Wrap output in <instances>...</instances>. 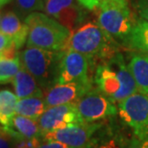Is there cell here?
<instances>
[{
	"instance_id": "18",
	"label": "cell",
	"mask_w": 148,
	"mask_h": 148,
	"mask_svg": "<svg viewBox=\"0 0 148 148\" xmlns=\"http://www.w3.org/2000/svg\"><path fill=\"white\" fill-rule=\"evenodd\" d=\"M128 47L148 54V22L138 18L130 37Z\"/></svg>"
},
{
	"instance_id": "26",
	"label": "cell",
	"mask_w": 148,
	"mask_h": 148,
	"mask_svg": "<svg viewBox=\"0 0 148 148\" xmlns=\"http://www.w3.org/2000/svg\"><path fill=\"white\" fill-rule=\"evenodd\" d=\"M38 148H70V147L62 143H59V141L43 140V143H40Z\"/></svg>"
},
{
	"instance_id": "25",
	"label": "cell",
	"mask_w": 148,
	"mask_h": 148,
	"mask_svg": "<svg viewBox=\"0 0 148 148\" xmlns=\"http://www.w3.org/2000/svg\"><path fill=\"white\" fill-rule=\"evenodd\" d=\"M103 0H77V2L87 11H95Z\"/></svg>"
},
{
	"instance_id": "24",
	"label": "cell",
	"mask_w": 148,
	"mask_h": 148,
	"mask_svg": "<svg viewBox=\"0 0 148 148\" xmlns=\"http://www.w3.org/2000/svg\"><path fill=\"white\" fill-rule=\"evenodd\" d=\"M135 7L140 18L148 22V0H138Z\"/></svg>"
},
{
	"instance_id": "19",
	"label": "cell",
	"mask_w": 148,
	"mask_h": 148,
	"mask_svg": "<svg viewBox=\"0 0 148 148\" xmlns=\"http://www.w3.org/2000/svg\"><path fill=\"white\" fill-rule=\"evenodd\" d=\"M21 69L19 56L14 59H0V82L2 85L13 83Z\"/></svg>"
},
{
	"instance_id": "22",
	"label": "cell",
	"mask_w": 148,
	"mask_h": 148,
	"mask_svg": "<svg viewBox=\"0 0 148 148\" xmlns=\"http://www.w3.org/2000/svg\"><path fill=\"white\" fill-rule=\"evenodd\" d=\"M88 148H121L119 143L114 138H108V140H98L90 143Z\"/></svg>"
},
{
	"instance_id": "1",
	"label": "cell",
	"mask_w": 148,
	"mask_h": 148,
	"mask_svg": "<svg viewBox=\"0 0 148 148\" xmlns=\"http://www.w3.org/2000/svg\"><path fill=\"white\" fill-rule=\"evenodd\" d=\"M93 81L96 88L114 103L138 91L128 64L119 52L96 67Z\"/></svg>"
},
{
	"instance_id": "23",
	"label": "cell",
	"mask_w": 148,
	"mask_h": 148,
	"mask_svg": "<svg viewBox=\"0 0 148 148\" xmlns=\"http://www.w3.org/2000/svg\"><path fill=\"white\" fill-rule=\"evenodd\" d=\"M128 148H148V132L133 138Z\"/></svg>"
},
{
	"instance_id": "5",
	"label": "cell",
	"mask_w": 148,
	"mask_h": 148,
	"mask_svg": "<svg viewBox=\"0 0 148 148\" xmlns=\"http://www.w3.org/2000/svg\"><path fill=\"white\" fill-rule=\"evenodd\" d=\"M128 4L116 0H103L97 8V22L120 45H128L136 24Z\"/></svg>"
},
{
	"instance_id": "7",
	"label": "cell",
	"mask_w": 148,
	"mask_h": 148,
	"mask_svg": "<svg viewBox=\"0 0 148 148\" xmlns=\"http://www.w3.org/2000/svg\"><path fill=\"white\" fill-rule=\"evenodd\" d=\"M76 104L83 120L88 123H94L104 118L114 116L118 112L115 103L97 88H92L88 90Z\"/></svg>"
},
{
	"instance_id": "10",
	"label": "cell",
	"mask_w": 148,
	"mask_h": 148,
	"mask_svg": "<svg viewBox=\"0 0 148 148\" xmlns=\"http://www.w3.org/2000/svg\"><path fill=\"white\" fill-rule=\"evenodd\" d=\"M91 61L85 54L73 50H66L61 62L58 84L92 81L88 76Z\"/></svg>"
},
{
	"instance_id": "6",
	"label": "cell",
	"mask_w": 148,
	"mask_h": 148,
	"mask_svg": "<svg viewBox=\"0 0 148 148\" xmlns=\"http://www.w3.org/2000/svg\"><path fill=\"white\" fill-rule=\"evenodd\" d=\"M117 108L120 118L134 130L135 136L148 132V93L137 91L118 103Z\"/></svg>"
},
{
	"instance_id": "27",
	"label": "cell",
	"mask_w": 148,
	"mask_h": 148,
	"mask_svg": "<svg viewBox=\"0 0 148 148\" xmlns=\"http://www.w3.org/2000/svg\"><path fill=\"white\" fill-rule=\"evenodd\" d=\"M11 2H13V0H0V5H1V7H4Z\"/></svg>"
},
{
	"instance_id": "13",
	"label": "cell",
	"mask_w": 148,
	"mask_h": 148,
	"mask_svg": "<svg viewBox=\"0 0 148 148\" xmlns=\"http://www.w3.org/2000/svg\"><path fill=\"white\" fill-rule=\"evenodd\" d=\"M16 140H34L42 138L37 120L16 114L9 128H1Z\"/></svg>"
},
{
	"instance_id": "17",
	"label": "cell",
	"mask_w": 148,
	"mask_h": 148,
	"mask_svg": "<svg viewBox=\"0 0 148 148\" xmlns=\"http://www.w3.org/2000/svg\"><path fill=\"white\" fill-rule=\"evenodd\" d=\"M18 97L13 91L2 90L0 91V122L1 128H9L16 116Z\"/></svg>"
},
{
	"instance_id": "28",
	"label": "cell",
	"mask_w": 148,
	"mask_h": 148,
	"mask_svg": "<svg viewBox=\"0 0 148 148\" xmlns=\"http://www.w3.org/2000/svg\"><path fill=\"white\" fill-rule=\"evenodd\" d=\"M116 1L123 3V4H128V0H116Z\"/></svg>"
},
{
	"instance_id": "14",
	"label": "cell",
	"mask_w": 148,
	"mask_h": 148,
	"mask_svg": "<svg viewBox=\"0 0 148 148\" xmlns=\"http://www.w3.org/2000/svg\"><path fill=\"white\" fill-rule=\"evenodd\" d=\"M14 93L18 99L31 96H44V91L32 74L21 66L13 81Z\"/></svg>"
},
{
	"instance_id": "9",
	"label": "cell",
	"mask_w": 148,
	"mask_h": 148,
	"mask_svg": "<svg viewBox=\"0 0 148 148\" xmlns=\"http://www.w3.org/2000/svg\"><path fill=\"white\" fill-rule=\"evenodd\" d=\"M80 122L85 121L79 114L76 103H69L47 108L38 120L42 138L48 133Z\"/></svg>"
},
{
	"instance_id": "3",
	"label": "cell",
	"mask_w": 148,
	"mask_h": 148,
	"mask_svg": "<svg viewBox=\"0 0 148 148\" xmlns=\"http://www.w3.org/2000/svg\"><path fill=\"white\" fill-rule=\"evenodd\" d=\"M28 28L26 46L63 51L71 35L69 29L43 12H35L24 19Z\"/></svg>"
},
{
	"instance_id": "4",
	"label": "cell",
	"mask_w": 148,
	"mask_h": 148,
	"mask_svg": "<svg viewBox=\"0 0 148 148\" xmlns=\"http://www.w3.org/2000/svg\"><path fill=\"white\" fill-rule=\"evenodd\" d=\"M64 51H52L26 46L19 52L21 66L36 79L43 91L58 84L61 62Z\"/></svg>"
},
{
	"instance_id": "2",
	"label": "cell",
	"mask_w": 148,
	"mask_h": 148,
	"mask_svg": "<svg viewBox=\"0 0 148 148\" xmlns=\"http://www.w3.org/2000/svg\"><path fill=\"white\" fill-rule=\"evenodd\" d=\"M118 44L100 27L97 21L90 20L71 32L66 50L82 53L92 59L109 60L118 53Z\"/></svg>"
},
{
	"instance_id": "21",
	"label": "cell",
	"mask_w": 148,
	"mask_h": 148,
	"mask_svg": "<svg viewBox=\"0 0 148 148\" xmlns=\"http://www.w3.org/2000/svg\"><path fill=\"white\" fill-rule=\"evenodd\" d=\"M80 5L77 0H44L43 13L55 18L62 12Z\"/></svg>"
},
{
	"instance_id": "20",
	"label": "cell",
	"mask_w": 148,
	"mask_h": 148,
	"mask_svg": "<svg viewBox=\"0 0 148 148\" xmlns=\"http://www.w3.org/2000/svg\"><path fill=\"white\" fill-rule=\"evenodd\" d=\"M13 2L14 12L22 20L35 12L44 11V0H13Z\"/></svg>"
},
{
	"instance_id": "12",
	"label": "cell",
	"mask_w": 148,
	"mask_h": 148,
	"mask_svg": "<svg viewBox=\"0 0 148 148\" xmlns=\"http://www.w3.org/2000/svg\"><path fill=\"white\" fill-rule=\"evenodd\" d=\"M0 30L1 33L8 35L13 38L18 49L27 42V25L24 20H22L17 16L16 12L8 11L2 13L0 18Z\"/></svg>"
},
{
	"instance_id": "16",
	"label": "cell",
	"mask_w": 148,
	"mask_h": 148,
	"mask_svg": "<svg viewBox=\"0 0 148 148\" xmlns=\"http://www.w3.org/2000/svg\"><path fill=\"white\" fill-rule=\"evenodd\" d=\"M47 109L44 96H31L18 99L16 104V114L38 120Z\"/></svg>"
},
{
	"instance_id": "8",
	"label": "cell",
	"mask_w": 148,
	"mask_h": 148,
	"mask_svg": "<svg viewBox=\"0 0 148 148\" xmlns=\"http://www.w3.org/2000/svg\"><path fill=\"white\" fill-rule=\"evenodd\" d=\"M101 123L80 122L48 133L43 140L59 141L70 148H88L94 134L101 128Z\"/></svg>"
},
{
	"instance_id": "11",
	"label": "cell",
	"mask_w": 148,
	"mask_h": 148,
	"mask_svg": "<svg viewBox=\"0 0 148 148\" xmlns=\"http://www.w3.org/2000/svg\"><path fill=\"white\" fill-rule=\"evenodd\" d=\"M92 88V81L57 84L44 91L46 107L50 108L53 106L76 103Z\"/></svg>"
},
{
	"instance_id": "15",
	"label": "cell",
	"mask_w": 148,
	"mask_h": 148,
	"mask_svg": "<svg viewBox=\"0 0 148 148\" xmlns=\"http://www.w3.org/2000/svg\"><path fill=\"white\" fill-rule=\"evenodd\" d=\"M128 66L138 91L148 93V54L143 52L133 53L129 59Z\"/></svg>"
}]
</instances>
